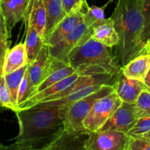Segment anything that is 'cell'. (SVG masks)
<instances>
[{
  "label": "cell",
  "instance_id": "cb8c5ba5",
  "mask_svg": "<svg viewBox=\"0 0 150 150\" xmlns=\"http://www.w3.org/2000/svg\"><path fill=\"white\" fill-rule=\"evenodd\" d=\"M139 118L150 117V91L145 89L140 94L136 103Z\"/></svg>",
  "mask_w": 150,
  "mask_h": 150
},
{
  "label": "cell",
  "instance_id": "e0dca14e",
  "mask_svg": "<svg viewBox=\"0 0 150 150\" xmlns=\"http://www.w3.org/2000/svg\"><path fill=\"white\" fill-rule=\"evenodd\" d=\"M46 16L45 39L54 30L57 24L67 16L62 0H43Z\"/></svg>",
  "mask_w": 150,
  "mask_h": 150
},
{
  "label": "cell",
  "instance_id": "d4e9b609",
  "mask_svg": "<svg viewBox=\"0 0 150 150\" xmlns=\"http://www.w3.org/2000/svg\"><path fill=\"white\" fill-rule=\"evenodd\" d=\"M150 131V117L138 119L134 125L127 132L129 137H140Z\"/></svg>",
  "mask_w": 150,
  "mask_h": 150
},
{
  "label": "cell",
  "instance_id": "9c48e42d",
  "mask_svg": "<svg viewBox=\"0 0 150 150\" xmlns=\"http://www.w3.org/2000/svg\"><path fill=\"white\" fill-rule=\"evenodd\" d=\"M139 119L135 103L122 102L99 130H115L127 134Z\"/></svg>",
  "mask_w": 150,
  "mask_h": 150
},
{
  "label": "cell",
  "instance_id": "ba28073f",
  "mask_svg": "<svg viewBox=\"0 0 150 150\" xmlns=\"http://www.w3.org/2000/svg\"><path fill=\"white\" fill-rule=\"evenodd\" d=\"M129 136L115 130H98L87 135L85 150H126Z\"/></svg>",
  "mask_w": 150,
  "mask_h": 150
},
{
  "label": "cell",
  "instance_id": "d6986e66",
  "mask_svg": "<svg viewBox=\"0 0 150 150\" xmlns=\"http://www.w3.org/2000/svg\"><path fill=\"white\" fill-rule=\"evenodd\" d=\"M25 23L26 25V33L24 45L28 64H30L35 61L45 43L44 39L40 36L34 26L29 22L26 21Z\"/></svg>",
  "mask_w": 150,
  "mask_h": 150
},
{
  "label": "cell",
  "instance_id": "277c9868",
  "mask_svg": "<svg viewBox=\"0 0 150 150\" xmlns=\"http://www.w3.org/2000/svg\"><path fill=\"white\" fill-rule=\"evenodd\" d=\"M114 92V86L103 85L96 92L76 101L64 108H59L60 115L65 130L76 133L89 134L83 126V121L89 112L94 103L100 98Z\"/></svg>",
  "mask_w": 150,
  "mask_h": 150
},
{
  "label": "cell",
  "instance_id": "7402d4cb",
  "mask_svg": "<svg viewBox=\"0 0 150 150\" xmlns=\"http://www.w3.org/2000/svg\"><path fill=\"white\" fill-rule=\"evenodd\" d=\"M74 73H76L75 70L71 67V66L69 65V64H67L65 67H62V68L59 69V70H56V71L53 72L52 73H51L48 77L45 78V79L40 83L39 86H38V88L36 89V90H35L34 94L38 93V92H41V91L44 90V89H45L46 88L51 86V85L54 84V83H57V82L59 81L68 77L69 76L73 74Z\"/></svg>",
  "mask_w": 150,
  "mask_h": 150
},
{
  "label": "cell",
  "instance_id": "4fadbf2b",
  "mask_svg": "<svg viewBox=\"0 0 150 150\" xmlns=\"http://www.w3.org/2000/svg\"><path fill=\"white\" fill-rule=\"evenodd\" d=\"M82 10L68 14L56 26L54 30L44 39L48 47H53L64 40L78 25L83 21Z\"/></svg>",
  "mask_w": 150,
  "mask_h": 150
},
{
  "label": "cell",
  "instance_id": "52a82bcc",
  "mask_svg": "<svg viewBox=\"0 0 150 150\" xmlns=\"http://www.w3.org/2000/svg\"><path fill=\"white\" fill-rule=\"evenodd\" d=\"M92 29L82 21L61 42L53 47H48V54L53 58L68 64L67 57L70 53L91 38Z\"/></svg>",
  "mask_w": 150,
  "mask_h": 150
},
{
  "label": "cell",
  "instance_id": "ac0fdd59",
  "mask_svg": "<svg viewBox=\"0 0 150 150\" xmlns=\"http://www.w3.org/2000/svg\"><path fill=\"white\" fill-rule=\"evenodd\" d=\"M28 64L24 42H20L7 51L4 67V75L8 74Z\"/></svg>",
  "mask_w": 150,
  "mask_h": 150
},
{
  "label": "cell",
  "instance_id": "7c38bea8",
  "mask_svg": "<svg viewBox=\"0 0 150 150\" xmlns=\"http://www.w3.org/2000/svg\"><path fill=\"white\" fill-rule=\"evenodd\" d=\"M29 3V0H0V8L10 37L14 26L20 21H24Z\"/></svg>",
  "mask_w": 150,
  "mask_h": 150
},
{
  "label": "cell",
  "instance_id": "5bb4252c",
  "mask_svg": "<svg viewBox=\"0 0 150 150\" xmlns=\"http://www.w3.org/2000/svg\"><path fill=\"white\" fill-rule=\"evenodd\" d=\"M91 38L108 48L117 46L120 39L113 19L109 18L97 22L92 27Z\"/></svg>",
  "mask_w": 150,
  "mask_h": 150
},
{
  "label": "cell",
  "instance_id": "f1b7e54d",
  "mask_svg": "<svg viewBox=\"0 0 150 150\" xmlns=\"http://www.w3.org/2000/svg\"><path fill=\"white\" fill-rule=\"evenodd\" d=\"M67 15L83 10L88 6L86 0H62Z\"/></svg>",
  "mask_w": 150,
  "mask_h": 150
},
{
  "label": "cell",
  "instance_id": "8992f818",
  "mask_svg": "<svg viewBox=\"0 0 150 150\" xmlns=\"http://www.w3.org/2000/svg\"><path fill=\"white\" fill-rule=\"evenodd\" d=\"M67 64L64 62L53 58L48 54V48L44 45L35 61L28 64L29 76V98L35 93L40 83L51 73Z\"/></svg>",
  "mask_w": 150,
  "mask_h": 150
},
{
  "label": "cell",
  "instance_id": "5b68a950",
  "mask_svg": "<svg viewBox=\"0 0 150 150\" xmlns=\"http://www.w3.org/2000/svg\"><path fill=\"white\" fill-rule=\"evenodd\" d=\"M122 103L114 92L98 99L83 120L85 130L88 133L99 130Z\"/></svg>",
  "mask_w": 150,
  "mask_h": 150
},
{
  "label": "cell",
  "instance_id": "30bf717a",
  "mask_svg": "<svg viewBox=\"0 0 150 150\" xmlns=\"http://www.w3.org/2000/svg\"><path fill=\"white\" fill-rule=\"evenodd\" d=\"M87 135L68 131L64 128L40 147L18 150H83Z\"/></svg>",
  "mask_w": 150,
  "mask_h": 150
},
{
  "label": "cell",
  "instance_id": "f546056e",
  "mask_svg": "<svg viewBox=\"0 0 150 150\" xmlns=\"http://www.w3.org/2000/svg\"><path fill=\"white\" fill-rule=\"evenodd\" d=\"M126 150H150V141L144 137H129Z\"/></svg>",
  "mask_w": 150,
  "mask_h": 150
},
{
  "label": "cell",
  "instance_id": "7a4b0ae2",
  "mask_svg": "<svg viewBox=\"0 0 150 150\" xmlns=\"http://www.w3.org/2000/svg\"><path fill=\"white\" fill-rule=\"evenodd\" d=\"M111 18L120 39L115 58L122 68L136 57L149 51L143 40L144 18L140 0H118Z\"/></svg>",
  "mask_w": 150,
  "mask_h": 150
},
{
  "label": "cell",
  "instance_id": "603a6c76",
  "mask_svg": "<svg viewBox=\"0 0 150 150\" xmlns=\"http://www.w3.org/2000/svg\"><path fill=\"white\" fill-rule=\"evenodd\" d=\"M109 2L110 1L103 7H98V6L89 7L88 5L86 8V12L83 13V23L89 27L92 28L97 22L105 19V9Z\"/></svg>",
  "mask_w": 150,
  "mask_h": 150
},
{
  "label": "cell",
  "instance_id": "ffe728a7",
  "mask_svg": "<svg viewBox=\"0 0 150 150\" xmlns=\"http://www.w3.org/2000/svg\"><path fill=\"white\" fill-rule=\"evenodd\" d=\"M103 85L104 84H97V85H91L86 87L83 88L81 89L76 91V92H73L71 94L66 95V96L62 97L61 98H59L57 100H53L45 101V102L40 103L37 105H54L57 106L59 108H64L67 106L70 105V104L73 103L76 101L81 99L83 97H86L93 92H96L98 89L102 87ZM35 106V105H34Z\"/></svg>",
  "mask_w": 150,
  "mask_h": 150
},
{
  "label": "cell",
  "instance_id": "484cf974",
  "mask_svg": "<svg viewBox=\"0 0 150 150\" xmlns=\"http://www.w3.org/2000/svg\"><path fill=\"white\" fill-rule=\"evenodd\" d=\"M140 4L144 18L143 40L147 45L150 40V0H140Z\"/></svg>",
  "mask_w": 150,
  "mask_h": 150
},
{
  "label": "cell",
  "instance_id": "3957f363",
  "mask_svg": "<svg viewBox=\"0 0 150 150\" xmlns=\"http://www.w3.org/2000/svg\"><path fill=\"white\" fill-rule=\"evenodd\" d=\"M67 61L79 76H117L121 71L108 47L92 38L74 48L67 57Z\"/></svg>",
  "mask_w": 150,
  "mask_h": 150
},
{
  "label": "cell",
  "instance_id": "9a60e30c",
  "mask_svg": "<svg viewBox=\"0 0 150 150\" xmlns=\"http://www.w3.org/2000/svg\"><path fill=\"white\" fill-rule=\"evenodd\" d=\"M150 69V53H143L121 68V72L128 79L144 81Z\"/></svg>",
  "mask_w": 150,
  "mask_h": 150
},
{
  "label": "cell",
  "instance_id": "4316f807",
  "mask_svg": "<svg viewBox=\"0 0 150 150\" xmlns=\"http://www.w3.org/2000/svg\"><path fill=\"white\" fill-rule=\"evenodd\" d=\"M0 107L16 111V109L10 101V93L6 85L4 76H0Z\"/></svg>",
  "mask_w": 150,
  "mask_h": 150
},
{
  "label": "cell",
  "instance_id": "83f0119b",
  "mask_svg": "<svg viewBox=\"0 0 150 150\" xmlns=\"http://www.w3.org/2000/svg\"><path fill=\"white\" fill-rule=\"evenodd\" d=\"M29 95V71H28V64L26 70L25 71L22 81L21 83L20 87L18 89L17 98V108L23 101L26 100Z\"/></svg>",
  "mask_w": 150,
  "mask_h": 150
},
{
  "label": "cell",
  "instance_id": "2e32d148",
  "mask_svg": "<svg viewBox=\"0 0 150 150\" xmlns=\"http://www.w3.org/2000/svg\"><path fill=\"white\" fill-rule=\"evenodd\" d=\"M24 21L30 23L40 36L44 39L46 16L43 0H29Z\"/></svg>",
  "mask_w": 150,
  "mask_h": 150
},
{
  "label": "cell",
  "instance_id": "836d02e7",
  "mask_svg": "<svg viewBox=\"0 0 150 150\" xmlns=\"http://www.w3.org/2000/svg\"><path fill=\"white\" fill-rule=\"evenodd\" d=\"M140 137H144V138H145V139H147V140L150 141V131L148 132V133H145L144 135H143L142 136H140Z\"/></svg>",
  "mask_w": 150,
  "mask_h": 150
},
{
  "label": "cell",
  "instance_id": "4dcf8cb0",
  "mask_svg": "<svg viewBox=\"0 0 150 150\" xmlns=\"http://www.w3.org/2000/svg\"><path fill=\"white\" fill-rule=\"evenodd\" d=\"M9 38L4 35L0 34V76H4V67L6 56L10 49Z\"/></svg>",
  "mask_w": 150,
  "mask_h": 150
},
{
  "label": "cell",
  "instance_id": "6da1fadb",
  "mask_svg": "<svg viewBox=\"0 0 150 150\" xmlns=\"http://www.w3.org/2000/svg\"><path fill=\"white\" fill-rule=\"evenodd\" d=\"M19 125L16 142L7 150L38 148L52 139L64 127L59 108L54 105H38L15 111Z\"/></svg>",
  "mask_w": 150,
  "mask_h": 150
},
{
  "label": "cell",
  "instance_id": "e575fe53",
  "mask_svg": "<svg viewBox=\"0 0 150 150\" xmlns=\"http://www.w3.org/2000/svg\"><path fill=\"white\" fill-rule=\"evenodd\" d=\"M0 150H7V146H4L2 144L0 143Z\"/></svg>",
  "mask_w": 150,
  "mask_h": 150
},
{
  "label": "cell",
  "instance_id": "d6a6232c",
  "mask_svg": "<svg viewBox=\"0 0 150 150\" xmlns=\"http://www.w3.org/2000/svg\"><path fill=\"white\" fill-rule=\"evenodd\" d=\"M144 83L145 84V86L147 87L148 90L150 91V69L148 72V73L146 74V77H145L144 80Z\"/></svg>",
  "mask_w": 150,
  "mask_h": 150
},
{
  "label": "cell",
  "instance_id": "8d00e7d4",
  "mask_svg": "<svg viewBox=\"0 0 150 150\" xmlns=\"http://www.w3.org/2000/svg\"><path fill=\"white\" fill-rule=\"evenodd\" d=\"M83 150H85V149H83Z\"/></svg>",
  "mask_w": 150,
  "mask_h": 150
},
{
  "label": "cell",
  "instance_id": "44dd1931",
  "mask_svg": "<svg viewBox=\"0 0 150 150\" xmlns=\"http://www.w3.org/2000/svg\"><path fill=\"white\" fill-rule=\"evenodd\" d=\"M26 67H27V64L18 69L17 70L12 72V73L4 75L6 85H7L9 93H10V101H11L12 105H13L16 111L17 110V98L18 89L23 76H24Z\"/></svg>",
  "mask_w": 150,
  "mask_h": 150
},
{
  "label": "cell",
  "instance_id": "8fae6325",
  "mask_svg": "<svg viewBox=\"0 0 150 150\" xmlns=\"http://www.w3.org/2000/svg\"><path fill=\"white\" fill-rule=\"evenodd\" d=\"M114 92L122 102L136 103L140 94L148 89L144 82L128 79L121 71L116 76L114 84Z\"/></svg>",
  "mask_w": 150,
  "mask_h": 150
},
{
  "label": "cell",
  "instance_id": "1f68e13d",
  "mask_svg": "<svg viewBox=\"0 0 150 150\" xmlns=\"http://www.w3.org/2000/svg\"><path fill=\"white\" fill-rule=\"evenodd\" d=\"M0 34H1V35H5V36H7L8 38H10L8 32H7V26H6L5 21H4V18H3L2 13H1V8H0Z\"/></svg>",
  "mask_w": 150,
  "mask_h": 150
},
{
  "label": "cell",
  "instance_id": "d590c367",
  "mask_svg": "<svg viewBox=\"0 0 150 150\" xmlns=\"http://www.w3.org/2000/svg\"><path fill=\"white\" fill-rule=\"evenodd\" d=\"M147 48H148V51L150 53V40L147 42Z\"/></svg>",
  "mask_w": 150,
  "mask_h": 150
}]
</instances>
